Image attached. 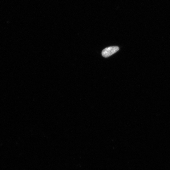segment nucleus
Returning a JSON list of instances; mask_svg holds the SVG:
<instances>
[{
	"label": "nucleus",
	"instance_id": "nucleus-1",
	"mask_svg": "<svg viewBox=\"0 0 170 170\" xmlns=\"http://www.w3.org/2000/svg\"><path fill=\"white\" fill-rule=\"evenodd\" d=\"M118 46H113L105 48L102 51V55L104 58H107L114 54L119 50Z\"/></svg>",
	"mask_w": 170,
	"mask_h": 170
}]
</instances>
